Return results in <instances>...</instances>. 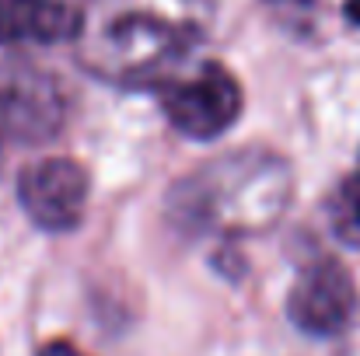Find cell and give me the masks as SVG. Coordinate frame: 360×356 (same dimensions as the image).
I'll list each match as a JSON object with an SVG mask.
<instances>
[{
    "mask_svg": "<svg viewBox=\"0 0 360 356\" xmlns=\"http://www.w3.org/2000/svg\"><path fill=\"white\" fill-rule=\"evenodd\" d=\"M210 25L214 0H84L74 53L109 84H168Z\"/></svg>",
    "mask_w": 360,
    "mask_h": 356,
    "instance_id": "1",
    "label": "cell"
},
{
    "mask_svg": "<svg viewBox=\"0 0 360 356\" xmlns=\"http://www.w3.org/2000/svg\"><path fill=\"white\" fill-rule=\"evenodd\" d=\"M294 196L290 161L245 147L221 154L168 192V217L179 231L196 237H248L269 231Z\"/></svg>",
    "mask_w": 360,
    "mask_h": 356,
    "instance_id": "2",
    "label": "cell"
},
{
    "mask_svg": "<svg viewBox=\"0 0 360 356\" xmlns=\"http://www.w3.org/2000/svg\"><path fill=\"white\" fill-rule=\"evenodd\" d=\"M241 84L221 63H203L189 77L161 84V112L189 140H214L241 116Z\"/></svg>",
    "mask_w": 360,
    "mask_h": 356,
    "instance_id": "3",
    "label": "cell"
},
{
    "mask_svg": "<svg viewBox=\"0 0 360 356\" xmlns=\"http://www.w3.org/2000/svg\"><path fill=\"white\" fill-rule=\"evenodd\" d=\"M63 119L67 98L49 70L21 56L0 60V133L21 143H42L56 136Z\"/></svg>",
    "mask_w": 360,
    "mask_h": 356,
    "instance_id": "4",
    "label": "cell"
},
{
    "mask_svg": "<svg viewBox=\"0 0 360 356\" xmlns=\"http://www.w3.org/2000/svg\"><path fill=\"white\" fill-rule=\"evenodd\" d=\"M357 311V286L343 262L333 255H315L290 286L287 318L308 336H336L350 325Z\"/></svg>",
    "mask_w": 360,
    "mask_h": 356,
    "instance_id": "5",
    "label": "cell"
},
{
    "mask_svg": "<svg viewBox=\"0 0 360 356\" xmlns=\"http://www.w3.org/2000/svg\"><path fill=\"white\" fill-rule=\"evenodd\" d=\"M88 171L70 157H42L18 175V199L42 231H70L88 210Z\"/></svg>",
    "mask_w": 360,
    "mask_h": 356,
    "instance_id": "6",
    "label": "cell"
},
{
    "mask_svg": "<svg viewBox=\"0 0 360 356\" xmlns=\"http://www.w3.org/2000/svg\"><path fill=\"white\" fill-rule=\"evenodd\" d=\"M81 11L63 0H0V46H53L77 35Z\"/></svg>",
    "mask_w": 360,
    "mask_h": 356,
    "instance_id": "7",
    "label": "cell"
},
{
    "mask_svg": "<svg viewBox=\"0 0 360 356\" xmlns=\"http://www.w3.org/2000/svg\"><path fill=\"white\" fill-rule=\"evenodd\" d=\"M329 220L340 241L360 248V171L336 185L333 203H329Z\"/></svg>",
    "mask_w": 360,
    "mask_h": 356,
    "instance_id": "8",
    "label": "cell"
},
{
    "mask_svg": "<svg viewBox=\"0 0 360 356\" xmlns=\"http://www.w3.org/2000/svg\"><path fill=\"white\" fill-rule=\"evenodd\" d=\"M39 356H88V353H81L74 343H63V339H56V343H46V346L39 350Z\"/></svg>",
    "mask_w": 360,
    "mask_h": 356,
    "instance_id": "9",
    "label": "cell"
},
{
    "mask_svg": "<svg viewBox=\"0 0 360 356\" xmlns=\"http://www.w3.org/2000/svg\"><path fill=\"white\" fill-rule=\"evenodd\" d=\"M269 4H276V7H290V11H308L315 0H269Z\"/></svg>",
    "mask_w": 360,
    "mask_h": 356,
    "instance_id": "10",
    "label": "cell"
},
{
    "mask_svg": "<svg viewBox=\"0 0 360 356\" xmlns=\"http://www.w3.org/2000/svg\"><path fill=\"white\" fill-rule=\"evenodd\" d=\"M347 14H350V21L360 25V0H347Z\"/></svg>",
    "mask_w": 360,
    "mask_h": 356,
    "instance_id": "11",
    "label": "cell"
}]
</instances>
